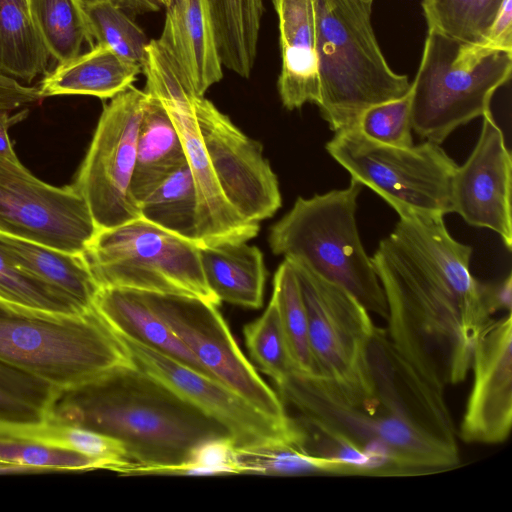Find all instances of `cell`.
Returning <instances> with one entry per match:
<instances>
[{
	"label": "cell",
	"mask_w": 512,
	"mask_h": 512,
	"mask_svg": "<svg viewBox=\"0 0 512 512\" xmlns=\"http://www.w3.org/2000/svg\"><path fill=\"white\" fill-rule=\"evenodd\" d=\"M472 251L451 236L444 216L404 213L371 257L391 344L442 392L468 375L476 337L491 317L483 283L470 272Z\"/></svg>",
	"instance_id": "1"
},
{
	"label": "cell",
	"mask_w": 512,
	"mask_h": 512,
	"mask_svg": "<svg viewBox=\"0 0 512 512\" xmlns=\"http://www.w3.org/2000/svg\"><path fill=\"white\" fill-rule=\"evenodd\" d=\"M375 391L350 399L329 380L297 371L276 384L285 406L362 453L372 476H410L460 464L444 392L403 360L386 337L369 348Z\"/></svg>",
	"instance_id": "2"
},
{
	"label": "cell",
	"mask_w": 512,
	"mask_h": 512,
	"mask_svg": "<svg viewBox=\"0 0 512 512\" xmlns=\"http://www.w3.org/2000/svg\"><path fill=\"white\" fill-rule=\"evenodd\" d=\"M42 419L117 439L132 463L126 474L171 475L203 442L230 436L217 421L135 365L77 387L53 389Z\"/></svg>",
	"instance_id": "3"
},
{
	"label": "cell",
	"mask_w": 512,
	"mask_h": 512,
	"mask_svg": "<svg viewBox=\"0 0 512 512\" xmlns=\"http://www.w3.org/2000/svg\"><path fill=\"white\" fill-rule=\"evenodd\" d=\"M0 363L54 390L88 383L134 363L94 308L76 314L0 301Z\"/></svg>",
	"instance_id": "4"
},
{
	"label": "cell",
	"mask_w": 512,
	"mask_h": 512,
	"mask_svg": "<svg viewBox=\"0 0 512 512\" xmlns=\"http://www.w3.org/2000/svg\"><path fill=\"white\" fill-rule=\"evenodd\" d=\"M372 3L317 0V106L334 133L357 127L366 109L398 99L411 87L381 51L371 21Z\"/></svg>",
	"instance_id": "5"
},
{
	"label": "cell",
	"mask_w": 512,
	"mask_h": 512,
	"mask_svg": "<svg viewBox=\"0 0 512 512\" xmlns=\"http://www.w3.org/2000/svg\"><path fill=\"white\" fill-rule=\"evenodd\" d=\"M362 185L351 179L343 189L298 197L269 232L272 252L298 262L355 296L372 313L387 320L383 289L356 223Z\"/></svg>",
	"instance_id": "6"
},
{
	"label": "cell",
	"mask_w": 512,
	"mask_h": 512,
	"mask_svg": "<svg viewBox=\"0 0 512 512\" xmlns=\"http://www.w3.org/2000/svg\"><path fill=\"white\" fill-rule=\"evenodd\" d=\"M512 53L428 30L411 82L416 133L441 144L458 127L490 112L496 90L511 77Z\"/></svg>",
	"instance_id": "7"
},
{
	"label": "cell",
	"mask_w": 512,
	"mask_h": 512,
	"mask_svg": "<svg viewBox=\"0 0 512 512\" xmlns=\"http://www.w3.org/2000/svg\"><path fill=\"white\" fill-rule=\"evenodd\" d=\"M83 255L100 288L182 294L220 304L205 280L199 245L143 218L98 230Z\"/></svg>",
	"instance_id": "8"
},
{
	"label": "cell",
	"mask_w": 512,
	"mask_h": 512,
	"mask_svg": "<svg viewBox=\"0 0 512 512\" xmlns=\"http://www.w3.org/2000/svg\"><path fill=\"white\" fill-rule=\"evenodd\" d=\"M326 151L398 215L452 213L451 188L457 164L440 144L425 141L403 148L366 137L357 127L336 132Z\"/></svg>",
	"instance_id": "9"
},
{
	"label": "cell",
	"mask_w": 512,
	"mask_h": 512,
	"mask_svg": "<svg viewBox=\"0 0 512 512\" xmlns=\"http://www.w3.org/2000/svg\"><path fill=\"white\" fill-rule=\"evenodd\" d=\"M145 93L156 97L169 113L184 146L197 193L199 246L239 242L257 236L259 223L242 218L226 200L208 159L198 127L194 101L199 96L171 56L156 40L142 63Z\"/></svg>",
	"instance_id": "10"
},
{
	"label": "cell",
	"mask_w": 512,
	"mask_h": 512,
	"mask_svg": "<svg viewBox=\"0 0 512 512\" xmlns=\"http://www.w3.org/2000/svg\"><path fill=\"white\" fill-rule=\"evenodd\" d=\"M288 261L298 278L307 311L316 375L349 397L371 395L374 380L369 346L376 326L370 312L343 287L301 263Z\"/></svg>",
	"instance_id": "11"
},
{
	"label": "cell",
	"mask_w": 512,
	"mask_h": 512,
	"mask_svg": "<svg viewBox=\"0 0 512 512\" xmlns=\"http://www.w3.org/2000/svg\"><path fill=\"white\" fill-rule=\"evenodd\" d=\"M146 99L144 90L131 85L104 105L73 183L86 200L98 230L141 218L130 187Z\"/></svg>",
	"instance_id": "12"
},
{
	"label": "cell",
	"mask_w": 512,
	"mask_h": 512,
	"mask_svg": "<svg viewBox=\"0 0 512 512\" xmlns=\"http://www.w3.org/2000/svg\"><path fill=\"white\" fill-rule=\"evenodd\" d=\"M140 291L212 378L271 419L293 421L279 395L242 353L217 305L188 295Z\"/></svg>",
	"instance_id": "13"
},
{
	"label": "cell",
	"mask_w": 512,
	"mask_h": 512,
	"mask_svg": "<svg viewBox=\"0 0 512 512\" xmlns=\"http://www.w3.org/2000/svg\"><path fill=\"white\" fill-rule=\"evenodd\" d=\"M98 227L73 185L36 178L19 159L0 155V234L83 254Z\"/></svg>",
	"instance_id": "14"
},
{
	"label": "cell",
	"mask_w": 512,
	"mask_h": 512,
	"mask_svg": "<svg viewBox=\"0 0 512 512\" xmlns=\"http://www.w3.org/2000/svg\"><path fill=\"white\" fill-rule=\"evenodd\" d=\"M194 107L208 159L226 200L249 222L272 217L282 198L261 145L204 96L195 98Z\"/></svg>",
	"instance_id": "15"
},
{
	"label": "cell",
	"mask_w": 512,
	"mask_h": 512,
	"mask_svg": "<svg viewBox=\"0 0 512 512\" xmlns=\"http://www.w3.org/2000/svg\"><path fill=\"white\" fill-rule=\"evenodd\" d=\"M116 336L137 368L221 424L233 438L236 447L268 441L299 442V430L294 418L289 424L271 419L214 378L148 347Z\"/></svg>",
	"instance_id": "16"
},
{
	"label": "cell",
	"mask_w": 512,
	"mask_h": 512,
	"mask_svg": "<svg viewBox=\"0 0 512 512\" xmlns=\"http://www.w3.org/2000/svg\"><path fill=\"white\" fill-rule=\"evenodd\" d=\"M473 384L459 426L466 443L505 442L512 427V315L489 319L473 347Z\"/></svg>",
	"instance_id": "17"
},
{
	"label": "cell",
	"mask_w": 512,
	"mask_h": 512,
	"mask_svg": "<svg viewBox=\"0 0 512 512\" xmlns=\"http://www.w3.org/2000/svg\"><path fill=\"white\" fill-rule=\"evenodd\" d=\"M511 154L491 111L483 116L477 143L452 179L453 212L466 223L497 233L512 249Z\"/></svg>",
	"instance_id": "18"
},
{
	"label": "cell",
	"mask_w": 512,
	"mask_h": 512,
	"mask_svg": "<svg viewBox=\"0 0 512 512\" xmlns=\"http://www.w3.org/2000/svg\"><path fill=\"white\" fill-rule=\"evenodd\" d=\"M278 17L281 71L277 89L283 106L318 105L317 0H272Z\"/></svg>",
	"instance_id": "19"
},
{
	"label": "cell",
	"mask_w": 512,
	"mask_h": 512,
	"mask_svg": "<svg viewBox=\"0 0 512 512\" xmlns=\"http://www.w3.org/2000/svg\"><path fill=\"white\" fill-rule=\"evenodd\" d=\"M158 42L174 58L194 91L204 96L223 78V64L208 0H171Z\"/></svg>",
	"instance_id": "20"
},
{
	"label": "cell",
	"mask_w": 512,
	"mask_h": 512,
	"mask_svg": "<svg viewBox=\"0 0 512 512\" xmlns=\"http://www.w3.org/2000/svg\"><path fill=\"white\" fill-rule=\"evenodd\" d=\"M93 308L116 335L210 376L167 323L148 305L140 290L100 288Z\"/></svg>",
	"instance_id": "21"
},
{
	"label": "cell",
	"mask_w": 512,
	"mask_h": 512,
	"mask_svg": "<svg viewBox=\"0 0 512 512\" xmlns=\"http://www.w3.org/2000/svg\"><path fill=\"white\" fill-rule=\"evenodd\" d=\"M202 271L219 302L262 306L267 276L263 254L245 241L199 246Z\"/></svg>",
	"instance_id": "22"
},
{
	"label": "cell",
	"mask_w": 512,
	"mask_h": 512,
	"mask_svg": "<svg viewBox=\"0 0 512 512\" xmlns=\"http://www.w3.org/2000/svg\"><path fill=\"white\" fill-rule=\"evenodd\" d=\"M142 68L120 58L110 48L96 44L87 52L47 73L40 84L43 97L89 95L111 99L130 87Z\"/></svg>",
	"instance_id": "23"
},
{
	"label": "cell",
	"mask_w": 512,
	"mask_h": 512,
	"mask_svg": "<svg viewBox=\"0 0 512 512\" xmlns=\"http://www.w3.org/2000/svg\"><path fill=\"white\" fill-rule=\"evenodd\" d=\"M186 162L184 146L169 113L156 97L147 94L130 187L138 207L170 173Z\"/></svg>",
	"instance_id": "24"
},
{
	"label": "cell",
	"mask_w": 512,
	"mask_h": 512,
	"mask_svg": "<svg viewBox=\"0 0 512 512\" xmlns=\"http://www.w3.org/2000/svg\"><path fill=\"white\" fill-rule=\"evenodd\" d=\"M0 245L23 268L84 311L100 290L83 254L0 234Z\"/></svg>",
	"instance_id": "25"
},
{
	"label": "cell",
	"mask_w": 512,
	"mask_h": 512,
	"mask_svg": "<svg viewBox=\"0 0 512 512\" xmlns=\"http://www.w3.org/2000/svg\"><path fill=\"white\" fill-rule=\"evenodd\" d=\"M224 67L249 78L257 56L263 0H208Z\"/></svg>",
	"instance_id": "26"
},
{
	"label": "cell",
	"mask_w": 512,
	"mask_h": 512,
	"mask_svg": "<svg viewBox=\"0 0 512 512\" xmlns=\"http://www.w3.org/2000/svg\"><path fill=\"white\" fill-rule=\"evenodd\" d=\"M49 53L20 0H0V74L30 83L46 71Z\"/></svg>",
	"instance_id": "27"
},
{
	"label": "cell",
	"mask_w": 512,
	"mask_h": 512,
	"mask_svg": "<svg viewBox=\"0 0 512 512\" xmlns=\"http://www.w3.org/2000/svg\"><path fill=\"white\" fill-rule=\"evenodd\" d=\"M233 460L238 474L355 475L347 465L311 455L302 449L299 443L291 441H268L235 447Z\"/></svg>",
	"instance_id": "28"
},
{
	"label": "cell",
	"mask_w": 512,
	"mask_h": 512,
	"mask_svg": "<svg viewBox=\"0 0 512 512\" xmlns=\"http://www.w3.org/2000/svg\"><path fill=\"white\" fill-rule=\"evenodd\" d=\"M197 193L188 162L170 173L139 205L141 218L197 242Z\"/></svg>",
	"instance_id": "29"
},
{
	"label": "cell",
	"mask_w": 512,
	"mask_h": 512,
	"mask_svg": "<svg viewBox=\"0 0 512 512\" xmlns=\"http://www.w3.org/2000/svg\"><path fill=\"white\" fill-rule=\"evenodd\" d=\"M30 12L51 57L63 63L82 53L90 36L81 0H30Z\"/></svg>",
	"instance_id": "30"
},
{
	"label": "cell",
	"mask_w": 512,
	"mask_h": 512,
	"mask_svg": "<svg viewBox=\"0 0 512 512\" xmlns=\"http://www.w3.org/2000/svg\"><path fill=\"white\" fill-rule=\"evenodd\" d=\"M94 44L110 48L120 58L142 65L150 42L120 0H81Z\"/></svg>",
	"instance_id": "31"
},
{
	"label": "cell",
	"mask_w": 512,
	"mask_h": 512,
	"mask_svg": "<svg viewBox=\"0 0 512 512\" xmlns=\"http://www.w3.org/2000/svg\"><path fill=\"white\" fill-rule=\"evenodd\" d=\"M271 299L278 310L294 371L316 375L307 311L298 278L287 259L279 265L274 275Z\"/></svg>",
	"instance_id": "32"
},
{
	"label": "cell",
	"mask_w": 512,
	"mask_h": 512,
	"mask_svg": "<svg viewBox=\"0 0 512 512\" xmlns=\"http://www.w3.org/2000/svg\"><path fill=\"white\" fill-rule=\"evenodd\" d=\"M502 0H422L428 30L481 44Z\"/></svg>",
	"instance_id": "33"
},
{
	"label": "cell",
	"mask_w": 512,
	"mask_h": 512,
	"mask_svg": "<svg viewBox=\"0 0 512 512\" xmlns=\"http://www.w3.org/2000/svg\"><path fill=\"white\" fill-rule=\"evenodd\" d=\"M0 301L51 313L76 314L85 312L70 299L23 268L1 245Z\"/></svg>",
	"instance_id": "34"
},
{
	"label": "cell",
	"mask_w": 512,
	"mask_h": 512,
	"mask_svg": "<svg viewBox=\"0 0 512 512\" xmlns=\"http://www.w3.org/2000/svg\"><path fill=\"white\" fill-rule=\"evenodd\" d=\"M244 336L254 362L275 384L294 370L273 299L258 319L245 326Z\"/></svg>",
	"instance_id": "35"
},
{
	"label": "cell",
	"mask_w": 512,
	"mask_h": 512,
	"mask_svg": "<svg viewBox=\"0 0 512 512\" xmlns=\"http://www.w3.org/2000/svg\"><path fill=\"white\" fill-rule=\"evenodd\" d=\"M0 463L26 466L41 472L107 469L104 462L73 450L3 437H0Z\"/></svg>",
	"instance_id": "36"
},
{
	"label": "cell",
	"mask_w": 512,
	"mask_h": 512,
	"mask_svg": "<svg viewBox=\"0 0 512 512\" xmlns=\"http://www.w3.org/2000/svg\"><path fill=\"white\" fill-rule=\"evenodd\" d=\"M50 392L45 383L0 363V421H41Z\"/></svg>",
	"instance_id": "37"
},
{
	"label": "cell",
	"mask_w": 512,
	"mask_h": 512,
	"mask_svg": "<svg viewBox=\"0 0 512 512\" xmlns=\"http://www.w3.org/2000/svg\"><path fill=\"white\" fill-rule=\"evenodd\" d=\"M358 128L376 142L395 147H412L411 89L398 99L366 109L359 119Z\"/></svg>",
	"instance_id": "38"
},
{
	"label": "cell",
	"mask_w": 512,
	"mask_h": 512,
	"mask_svg": "<svg viewBox=\"0 0 512 512\" xmlns=\"http://www.w3.org/2000/svg\"><path fill=\"white\" fill-rule=\"evenodd\" d=\"M236 444L231 436L214 438L194 449L189 459L171 475L238 474L233 454Z\"/></svg>",
	"instance_id": "39"
},
{
	"label": "cell",
	"mask_w": 512,
	"mask_h": 512,
	"mask_svg": "<svg viewBox=\"0 0 512 512\" xmlns=\"http://www.w3.org/2000/svg\"><path fill=\"white\" fill-rule=\"evenodd\" d=\"M482 45L512 53V0H502Z\"/></svg>",
	"instance_id": "40"
},
{
	"label": "cell",
	"mask_w": 512,
	"mask_h": 512,
	"mask_svg": "<svg viewBox=\"0 0 512 512\" xmlns=\"http://www.w3.org/2000/svg\"><path fill=\"white\" fill-rule=\"evenodd\" d=\"M43 98L39 87L24 86L19 81L0 74V109L13 110L38 103Z\"/></svg>",
	"instance_id": "41"
},
{
	"label": "cell",
	"mask_w": 512,
	"mask_h": 512,
	"mask_svg": "<svg viewBox=\"0 0 512 512\" xmlns=\"http://www.w3.org/2000/svg\"><path fill=\"white\" fill-rule=\"evenodd\" d=\"M483 296L490 315L498 311L511 312L512 308V276L509 273L503 280L496 283H483Z\"/></svg>",
	"instance_id": "42"
},
{
	"label": "cell",
	"mask_w": 512,
	"mask_h": 512,
	"mask_svg": "<svg viewBox=\"0 0 512 512\" xmlns=\"http://www.w3.org/2000/svg\"><path fill=\"white\" fill-rule=\"evenodd\" d=\"M28 110L19 112L16 115L10 116L8 110L0 109V155L9 159H18L10 138L8 129L11 125L21 121L27 115Z\"/></svg>",
	"instance_id": "43"
},
{
	"label": "cell",
	"mask_w": 512,
	"mask_h": 512,
	"mask_svg": "<svg viewBox=\"0 0 512 512\" xmlns=\"http://www.w3.org/2000/svg\"><path fill=\"white\" fill-rule=\"evenodd\" d=\"M123 7L132 15L159 11V0H120Z\"/></svg>",
	"instance_id": "44"
},
{
	"label": "cell",
	"mask_w": 512,
	"mask_h": 512,
	"mask_svg": "<svg viewBox=\"0 0 512 512\" xmlns=\"http://www.w3.org/2000/svg\"><path fill=\"white\" fill-rule=\"evenodd\" d=\"M159 1H160L161 6H163L164 8H166L171 2V0H159Z\"/></svg>",
	"instance_id": "45"
},
{
	"label": "cell",
	"mask_w": 512,
	"mask_h": 512,
	"mask_svg": "<svg viewBox=\"0 0 512 512\" xmlns=\"http://www.w3.org/2000/svg\"><path fill=\"white\" fill-rule=\"evenodd\" d=\"M20 1L23 2L30 9V0H20Z\"/></svg>",
	"instance_id": "46"
}]
</instances>
